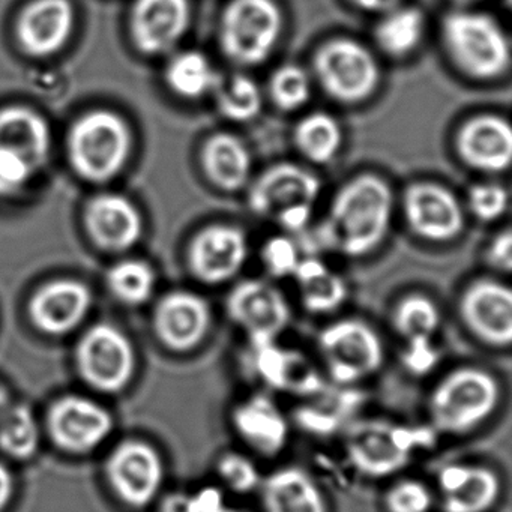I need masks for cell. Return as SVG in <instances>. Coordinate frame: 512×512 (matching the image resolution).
Listing matches in <instances>:
<instances>
[{"label":"cell","mask_w":512,"mask_h":512,"mask_svg":"<svg viewBox=\"0 0 512 512\" xmlns=\"http://www.w3.org/2000/svg\"><path fill=\"white\" fill-rule=\"evenodd\" d=\"M250 256V241L242 227L211 224L200 230L188 251V263L197 280L209 286L229 283L244 269Z\"/></svg>","instance_id":"cell-13"},{"label":"cell","mask_w":512,"mask_h":512,"mask_svg":"<svg viewBox=\"0 0 512 512\" xmlns=\"http://www.w3.org/2000/svg\"><path fill=\"white\" fill-rule=\"evenodd\" d=\"M394 215V193L376 173H361L341 185L314 227L316 247L341 256H368L385 242Z\"/></svg>","instance_id":"cell-1"},{"label":"cell","mask_w":512,"mask_h":512,"mask_svg":"<svg viewBox=\"0 0 512 512\" xmlns=\"http://www.w3.org/2000/svg\"><path fill=\"white\" fill-rule=\"evenodd\" d=\"M217 472L233 493L247 494L260 485V473L253 461L238 452H227L218 460Z\"/></svg>","instance_id":"cell-41"},{"label":"cell","mask_w":512,"mask_h":512,"mask_svg":"<svg viewBox=\"0 0 512 512\" xmlns=\"http://www.w3.org/2000/svg\"><path fill=\"white\" fill-rule=\"evenodd\" d=\"M35 170L20 155L0 148V196H10L22 190Z\"/></svg>","instance_id":"cell-43"},{"label":"cell","mask_w":512,"mask_h":512,"mask_svg":"<svg viewBox=\"0 0 512 512\" xmlns=\"http://www.w3.org/2000/svg\"><path fill=\"white\" fill-rule=\"evenodd\" d=\"M403 214L413 235L433 244L454 241L464 230V206L437 182H415L403 194Z\"/></svg>","instance_id":"cell-12"},{"label":"cell","mask_w":512,"mask_h":512,"mask_svg":"<svg viewBox=\"0 0 512 512\" xmlns=\"http://www.w3.org/2000/svg\"><path fill=\"white\" fill-rule=\"evenodd\" d=\"M440 37L451 64L469 79L493 82L511 68L508 35L490 14L458 8L443 19Z\"/></svg>","instance_id":"cell-2"},{"label":"cell","mask_w":512,"mask_h":512,"mask_svg":"<svg viewBox=\"0 0 512 512\" xmlns=\"http://www.w3.org/2000/svg\"><path fill=\"white\" fill-rule=\"evenodd\" d=\"M451 4H454L458 8H470L472 5L478 4L481 0H449Z\"/></svg>","instance_id":"cell-48"},{"label":"cell","mask_w":512,"mask_h":512,"mask_svg":"<svg viewBox=\"0 0 512 512\" xmlns=\"http://www.w3.org/2000/svg\"><path fill=\"white\" fill-rule=\"evenodd\" d=\"M208 301L193 292H173L161 299L155 311V331L169 349L188 352L199 346L211 328Z\"/></svg>","instance_id":"cell-19"},{"label":"cell","mask_w":512,"mask_h":512,"mask_svg":"<svg viewBox=\"0 0 512 512\" xmlns=\"http://www.w3.org/2000/svg\"><path fill=\"white\" fill-rule=\"evenodd\" d=\"M319 350L335 385L361 382L380 370L385 358L377 332L359 319H343L322 329Z\"/></svg>","instance_id":"cell-8"},{"label":"cell","mask_w":512,"mask_h":512,"mask_svg":"<svg viewBox=\"0 0 512 512\" xmlns=\"http://www.w3.org/2000/svg\"><path fill=\"white\" fill-rule=\"evenodd\" d=\"M106 470L116 494L136 508L152 502L163 484L164 466L160 454L139 440L121 443L110 454Z\"/></svg>","instance_id":"cell-15"},{"label":"cell","mask_w":512,"mask_h":512,"mask_svg":"<svg viewBox=\"0 0 512 512\" xmlns=\"http://www.w3.org/2000/svg\"><path fill=\"white\" fill-rule=\"evenodd\" d=\"M283 32L277 0H230L218 23V46L235 67H260L274 55Z\"/></svg>","instance_id":"cell-4"},{"label":"cell","mask_w":512,"mask_h":512,"mask_svg":"<svg viewBox=\"0 0 512 512\" xmlns=\"http://www.w3.org/2000/svg\"><path fill=\"white\" fill-rule=\"evenodd\" d=\"M433 430L385 421L355 425L346 440L347 457L362 475L383 478L400 472L419 449L433 442Z\"/></svg>","instance_id":"cell-7"},{"label":"cell","mask_w":512,"mask_h":512,"mask_svg":"<svg viewBox=\"0 0 512 512\" xmlns=\"http://www.w3.org/2000/svg\"><path fill=\"white\" fill-rule=\"evenodd\" d=\"M310 400L313 401L308 406L299 407L295 416L302 430L317 436H329L340 430L359 406L356 394L347 391L329 394L326 389Z\"/></svg>","instance_id":"cell-32"},{"label":"cell","mask_w":512,"mask_h":512,"mask_svg":"<svg viewBox=\"0 0 512 512\" xmlns=\"http://www.w3.org/2000/svg\"><path fill=\"white\" fill-rule=\"evenodd\" d=\"M466 328L482 343L509 346L512 340V293L506 284L490 278L473 281L458 304Z\"/></svg>","instance_id":"cell-14"},{"label":"cell","mask_w":512,"mask_h":512,"mask_svg":"<svg viewBox=\"0 0 512 512\" xmlns=\"http://www.w3.org/2000/svg\"><path fill=\"white\" fill-rule=\"evenodd\" d=\"M73 23L74 11L68 0H35L20 17V43L32 55H50L64 46Z\"/></svg>","instance_id":"cell-25"},{"label":"cell","mask_w":512,"mask_h":512,"mask_svg":"<svg viewBox=\"0 0 512 512\" xmlns=\"http://www.w3.org/2000/svg\"><path fill=\"white\" fill-rule=\"evenodd\" d=\"M311 77L329 100L358 106L376 94L382 70L374 53L361 41L337 37L317 47Z\"/></svg>","instance_id":"cell-6"},{"label":"cell","mask_w":512,"mask_h":512,"mask_svg":"<svg viewBox=\"0 0 512 512\" xmlns=\"http://www.w3.org/2000/svg\"><path fill=\"white\" fill-rule=\"evenodd\" d=\"M484 260L491 269L503 274H509L512 269V233L511 230H500L488 242L485 248Z\"/></svg>","instance_id":"cell-44"},{"label":"cell","mask_w":512,"mask_h":512,"mask_svg":"<svg viewBox=\"0 0 512 512\" xmlns=\"http://www.w3.org/2000/svg\"><path fill=\"white\" fill-rule=\"evenodd\" d=\"M77 368L92 388L122 391L136 370V352L127 337L112 325L89 329L76 352Z\"/></svg>","instance_id":"cell-11"},{"label":"cell","mask_w":512,"mask_h":512,"mask_svg":"<svg viewBox=\"0 0 512 512\" xmlns=\"http://www.w3.org/2000/svg\"><path fill=\"white\" fill-rule=\"evenodd\" d=\"M70 149L80 175L91 181H107L127 161L130 134L118 116L95 112L77 122L71 133Z\"/></svg>","instance_id":"cell-9"},{"label":"cell","mask_w":512,"mask_h":512,"mask_svg":"<svg viewBox=\"0 0 512 512\" xmlns=\"http://www.w3.org/2000/svg\"><path fill=\"white\" fill-rule=\"evenodd\" d=\"M311 94L313 77L301 65H280L269 77V100L280 112H299L307 106Z\"/></svg>","instance_id":"cell-37"},{"label":"cell","mask_w":512,"mask_h":512,"mask_svg":"<svg viewBox=\"0 0 512 512\" xmlns=\"http://www.w3.org/2000/svg\"><path fill=\"white\" fill-rule=\"evenodd\" d=\"M247 191L253 214L274 221L286 233H301L313 220L322 181L304 166L278 163L251 179Z\"/></svg>","instance_id":"cell-3"},{"label":"cell","mask_w":512,"mask_h":512,"mask_svg":"<svg viewBox=\"0 0 512 512\" xmlns=\"http://www.w3.org/2000/svg\"><path fill=\"white\" fill-rule=\"evenodd\" d=\"M0 148L20 155L37 172L49 158V127L41 116L23 107L2 110Z\"/></svg>","instance_id":"cell-28"},{"label":"cell","mask_w":512,"mask_h":512,"mask_svg":"<svg viewBox=\"0 0 512 512\" xmlns=\"http://www.w3.org/2000/svg\"><path fill=\"white\" fill-rule=\"evenodd\" d=\"M392 326L406 344L433 343L440 326L439 308L428 296L413 293L398 302Z\"/></svg>","instance_id":"cell-35"},{"label":"cell","mask_w":512,"mask_h":512,"mask_svg":"<svg viewBox=\"0 0 512 512\" xmlns=\"http://www.w3.org/2000/svg\"><path fill=\"white\" fill-rule=\"evenodd\" d=\"M13 490V475H11L10 470L4 464L0 463V512L4 511L8 503H10Z\"/></svg>","instance_id":"cell-47"},{"label":"cell","mask_w":512,"mask_h":512,"mask_svg":"<svg viewBox=\"0 0 512 512\" xmlns=\"http://www.w3.org/2000/svg\"><path fill=\"white\" fill-rule=\"evenodd\" d=\"M40 445V427L29 407H5L0 413V448L14 458H29Z\"/></svg>","instance_id":"cell-36"},{"label":"cell","mask_w":512,"mask_h":512,"mask_svg":"<svg viewBox=\"0 0 512 512\" xmlns=\"http://www.w3.org/2000/svg\"><path fill=\"white\" fill-rule=\"evenodd\" d=\"M292 278L308 313H334L349 295L346 280L319 257H302Z\"/></svg>","instance_id":"cell-29"},{"label":"cell","mask_w":512,"mask_h":512,"mask_svg":"<svg viewBox=\"0 0 512 512\" xmlns=\"http://www.w3.org/2000/svg\"><path fill=\"white\" fill-rule=\"evenodd\" d=\"M88 227L101 247L125 250L139 239L142 221L137 209L127 199L107 194L89 206Z\"/></svg>","instance_id":"cell-27"},{"label":"cell","mask_w":512,"mask_h":512,"mask_svg":"<svg viewBox=\"0 0 512 512\" xmlns=\"http://www.w3.org/2000/svg\"><path fill=\"white\" fill-rule=\"evenodd\" d=\"M499 383L478 367H460L446 374L431 391V428L443 434H464L487 421L499 403Z\"/></svg>","instance_id":"cell-5"},{"label":"cell","mask_w":512,"mask_h":512,"mask_svg":"<svg viewBox=\"0 0 512 512\" xmlns=\"http://www.w3.org/2000/svg\"><path fill=\"white\" fill-rule=\"evenodd\" d=\"M454 148L461 163L470 169L499 175L511 166V124L494 113L473 116L455 133Z\"/></svg>","instance_id":"cell-16"},{"label":"cell","mask_w":512,"mask_h":512,"mask_svg":"<svg viewBox=\"0 0 512 512\" xmlns=\"http://www.w3.org/2000/svg\"><path fill=\"white\" fill-rule=\"evenodd\" d=\"M221 77L202 52H184L167 68V82L173 92L187 100H199L212 94Z\"/></svg>","instance_id":"cell-34"},{"label":"cell","mask_w":512,"mask_h":512,"mask_svg":"<svg viewBox=\"0 0 512 512\" xmlns=\"http://www.w3.org/2000/svg\"><path fill=\"white\" fill-rule=\"evenodd\" d=\"M227 316L244 332L251 349L277 343L290 323V307L283 293L268 281L244 280L230 290Z\"/></svg>","instance_id":"cell-10"},{"label":"cell","mask_w":512,"mask_h":512,"mask_svg":"<svg viewBox=\"0 0 512 512\" xmlns=\"http://www.w3.org/2000/svg\"><path fill=\"white\" fill-rule=\"evenodd\" d=\"M265 512H326V503L314 479L299 467L275 470L260 482Z\"/></svg>","instance_id":"cell-26"},{"label":"cell","mask_w":512,"mask_h":512,"mask_svg":"<svg viewBox=\"0 0 512 512\" xmlns=\"http://www.w3.org/2000/svg\"><path fill=\"white\" fill-rule=\"evenodd\" d=\"M437 485L445 512H487L500 493L496 473L478 464L454 463L442 467Z\"/></svg>","instance_id":"cell-21"},{"label":"cell","mask_w":512,"mask_h":512,"mask_svg":"<svg viewBox=\"0 0 512 512\" xmlns=\"http://www.w3.org/2000/svg\"><path fill=\"white\" fill-rule=\"evenodd\" d=\"M358 10L365 13L383 14L401 5V0H349Z\"/></svg>","instance_id":"cell-46"},{"label":"cell","mask_w":512,"mask_h":512,"mask_svg":"<svg viewBox=\"0 0 512 512\" xmlns=\"http://www.w3.org/2000/svg\"><path fill=\"white\" fill-rule=\"evenodd\" d=\"M88 287L77 281H55L47 284L31 302L32 320L47 334H65L85 319L91 307Z\"/></svg>","instance_id":"cell-23"},{"label":"cell","mask_w":512,"mask_h":512,"mask_svg":"<svg viewBox=\"0 0 512 512\" xmlns=\"http://www.w3.org/2000/svg\"><path fill=\"white\" fill-rule=\"evenodd\" d=\"M232 425L242 442L263 457L280 454L289 440V422L268 395H251L236 404Z\"/></svg>","instance_id":"cell-20"},{"label":"cell","mask_w":512,"mask_h":512,"mask_svg":"<svg viewBox=\"0 0 512 512\" xmlns=\"http://www.w3.org/2000/svg\"><path fill=\"white\" fill-rule=\"evenodd\" d=\"M260 259L271 277L287 278L293 277L302 257L298 245L290 236L278 235L263 244Z\"/></svg>","instance_id":"cell-40"},{"label":"cell","mask_w":512,"mask_h":512,"mask_svg":"<svg viewBox=\"0 0 512 512\" xmlns=\"http://www.w3.org/2000/svg\"><path fill=\"white\" fill-rule=\"evenodd\" d=\"M253 370L260 382L293 397H317L328 389L322 374L305 353L277 343L253 349Z\"/></svg>","instance_id":"cell-18"},{"label":"cell","mask_w":512,"mask_h":512,"mask_svg":"<svg viewBox=\"0 0 512 512\" xmlns=\"http://www.w3.org/2000/svg\"><path fill=\"white\" fill-rule=\"evenodd\" d=\"M403 364L416 376L427 374L439 362V350L433 343L406 344L403 350Z\"/></svg>","instance_id":"cell-45"},{"label":"cell","mask_w":512,"mask_h":512,"mask_svg":"<svg viewBox=\"0 0 512 512\" xmlns=\"http://www.w3.org/2000/svg\"><path fill=\"white\" fill-rule=\"evenodd\" d=\"M373 37L377 49L389 58L403 59L421 46L425 34V17L416 7H398L380 14Z\"/></svg>","instance_id":"cell-30"},{"label":"cell","mask_w":512,"mask_h":512,"mask_svg":"<svg viewBox=\"0 0 512 512\" xmlns=\"http://www.w3.org/2000/svg\"><path fill=\"white\" fill-rule=\"evenodd\" d=\"M49 433L56 445L74 454L92 451L112 433L113 419L95 401L77 395L61 398L50 407Z\"/></svg>","instance_id":"cell-17"},{"label":"cell","mask_w":512,"mask_h":512,"mask_svg":"<svg viewBox=\"0 0 512 512\" xmlns=\"http://www.w3.org/2000/svg\"><path fill=\"white\" fill-rule=\"evenodd\" d=\"M8 404V397L7 392H5V389L0 386V413L4 412L5 407H7Z\"/></svg>","instance_id":"cell-49"},{"label":"cell","mask_w":512,"mask_h":512,"mask_svg":"<svg viewBox=\"0 0 512 512\" xmlns=\"http://www.w3.org/2000/svg\"><path fill=\"white\" fill-rule=\"evenodd\" d=\"M212 94L220 115L233 124H247L262 112V89L247 74L236 73L227 79H220Z\"/></svg>","instance_id":"cell-33"},{"label":"cell","mask_w":512,"mask_h":512,"mask_svg":"<svg viewBox=\"0 0 512 512\" xmlns=\"http://www.w3.org/2000/svg\"><path fill=\"white\" fill-rule=\"evenodd\" d=\"M466 208L481 223H494L508 212V190L497 182L473 184L467 191Z\"/></svg>","instance_id":"cell-39"},{"label":"cell","mask_w":512,"mask_h":512,"mask_svg":"<svg viewBox=\"0 0 512 512\" xmlns=\"http://www.w3.org/2000/svg\"><path fill=\"white\" fill-rule=\"evenodd\" d=\"M154 272L146 263L124 262L110 271L109 286L125 304H142L154 290Z\"/></svg>","instance_id":"cell-38"},{"label":"cell","mask_w":512,"mask_h":512,"mask_svg":"<svg viewBox=\"0 0 512 512\" xmlns=\"http://www.w3.org/2000/svg\"><path fill=\"white\" fill-rule=\"evenodd\" d=\"M188 0H137L133 31L137 46L145 53H163L184 37L190 26Z\"/></svg>","instance_id":"cell-22"},{"label":"cell","mask_w":512,"mask_h":512,"mask_svg":"<svg viewBox=\"0 0 512 512\" xmlns=\"http://www.w3.org/2000/svg\"><path fill=\"white\" fill-rule=\"evenodd\" d=\"M293 145L304 160L319 166L332 163L344 143L343 128L328 112L302 116L293 128Z\"/></svg>","instance_id":"cell-31"},{"label":"cell","mask_w":512,"mask_h":512,"mask_svg":"<svg viewBox=\"0 0 512 512\" xmlns=\"http://www.w3.org/2000/svg\"><path fill=\"white\" fill-rule=\"evenodd\" d=\"M202 167L215 188L223 193H239L250 185L253 157L241 137L221 131L203 143Z\"/></svg>","instance_id":"cell-24"},{"label":"cell","mask_w":512,"mask_h":512,"mask_svg":"<svg viewBox=\"0 0 512 512\" xmlns=\"http://www.w3.org/2000/svg\"><path fill=\"white\" fill-rule=\"evenodd\" d=\"M431 505V491L416 479H401L385 494V508L388 512H428Z\"/></svg>","instance_id":"cell-42"},{"label":"cell","mask_w":512,"mask_h":512,"mask_svg":"<svg viewBox=\"0 0 512 512\" xmlns=\"http://www.w3.org/2000/svg\"><path fill=\"white\" fill-rule=\"evenodd\" d=\"M218 512H242V511H238V509H230V508H227V506H224L223 509H220V511Z\"/></svg>","instance_id":"cell-50"}]
</instances>
